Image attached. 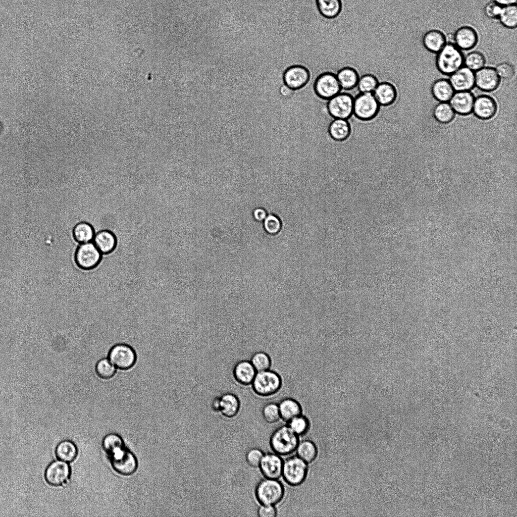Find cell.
<instances>
[{
	"label": "cell",
	"mask_w": 517,
	"mask_h": 517,
	"mask_svg": "<svg viewBox=\"0 0 517 517\" xmlns=\"http://www.w3.org/2000/svg\"><path fill=\"white\" fill-rule=\"evenodd\" d=\"M296 449L297 456L306 463L313 462L318 454L316 444L309 440H304L299 442Z\"/></svg>",
	"instance_id": "obj_33"
},
{
	"label": "cell",
	"mask_w": 517,
	"mask_h": 517,
	"mask_svg": "<svg viewBox=\"0 0 517 517\" xmlns=\"http://www.w3.org/2000/svg\"><path fill=\"white\" fill-rule=\"evenodd\" d=\"M101 445L108 457L125 446L122 437L115 433L107 434L102 440Z\"/></svg>",
	"instance_id": "obj_31"
},
{
	"label": "cell",
	"mask_w": 517,
	"mask_h": 517,
	"mask_svg": "<svg viewBox=\"0 0 517 517\" xmlns=\"http://www.w3.org/2000/svg\"><path fill=\"white\" fill-rule=\"evenodd\" d=\"M284 494V487L277 479H262L255 489V498L261 505L275 506L283 499Z\"/></svg>",
	"instance_id": "obj_4"
},
{
	"label": "cell",
	"mask_w": 517,
	"mask_h": 517,
	"mask_svg": "<svg viewBox=\"0 0 517 517\" xmlns=\"http://www.w3.org/2000/svg\"><path fill=\"white\" fill-rule=\"evenodd\" d=\"M249 360L257 372L271 369L272 364L271 356L263 351L254 352Z\"/></svg>",
	"instance_id": "obj_38"
},
{
	"label": "cell",
	"mask_w": 517,
	"mask_h": 517,
	"mask_svg": "<svg viewBox=\"0 0 517 517\" xmlns=\"http://www.w3.org/2000/svg\"><path fill=\"white\" fill-rule=\"evenodd\" d=\"M436 54V67L443 75L450 76L463 66L464 56L453 42H447Z\"/></svg>",
	"instance_id": "obj_1"
},
{
	"label": "cell",
	"mask_w": 517,
	"mask_h": 517,
	"mask_svg": "<svg viewBox=\"0 0 517 517\" xmlns=\"http://www.w3.org/2000/svg\"><path fill=\"white\" fill-rule=\"evenodd\" d=\"M108 358L117 370L127 371L134 366L137 355L130 345L120 343L116 344L110 349Z\"/></svg>",
	"instance_id": "obj_7"
},
{
	"label": "cell",
	"mask_w": 517,
	"mask_h": 517,
	"mask_svg": "<svg viewBox=\"0 0 517 517\" xmlns=\"http://www.w3.org/2000/svg\"><path fill=\"white\" fill-rule=\"evenodd\" d=\"M95 234L93 227L85 222L78 223L73 230V237L80 244L92 241Z\"/></svg>",
	"instance_id": "obj_32"
},
{
	"label": "cell",
	"mask_w": 517,
	"mask_h": 517,
	"mask_svg": "<svg viewBox=\"0 0 517 517\" xmlns=\"http://www.w3.org/2000/svg\"><path fill=\"white\" fill-rule=\"evenodd\" d=\"M283 460L276 453L264 454L259 468L265 478L278 479L282 476Z\"/></svg>",
	"instance_id": "obj_15"
},
{
	"label": "cell",
	"mask_w": 517,
	"mask_h": 517,
	"mask_svg": "<svg viewBox=\"0 0 517 517\" xmlns=\"http://www.w3.org/2000/svg\"><path fill=\"white\" fill-rule=\"evenodd\" d=\"M298 443V436L288 425L277 428L270 438L272 450L279 455L291 454L296 450Z\"/></svg>",
	"instance_id": "obj_3"
},
{
	"label": "cell",
	"mask_w": 517,
	"mask_h": 517,
	"mask_svg": "<svg viewBox=\"0 0 517 517\" xmlns=\"http://www.w3.org/2000/svg\"><path fill=\"white\" fill-rule=\"evenodd\" d=\"M264 227L267 233L276 234L280 231L281 224L280 220L276 216L269 215L264 221Z\"/></svg>",
	"instance_id": "obj_43"
},
{
	"label": "cell",
	"mask_w": 517,
	"mask_h": 517,
	"mask_svg": "<svg viewBox=\"0 0 517 517\" xmlns=\"http://www.w3.org/2000/svg\"><path fill=\"white\" fill-rule=\"evenodd\" d=\"M502 6L493 1L488 2L484 6L483 11L485 15L488 18L498 19Z\"/></svg>",
	"instance_id": "obj_45"
},
{
	"label": "cell",
	"mask_w": 517,
	"mask_h": 517,
	"mask_svg": "<svg viewBox=\"0 0 517 517\" xmlns=\"http://www.w3.org/2000/svg\"><path fill=\"white\" fill-rule=\"evenodd\" d=\"M288 424V426L298 436L307 433L310 427L308 419L301 415L294 418Z\"/></svg>",
	"instance_id": "obj_40"
},
{
	"label": "cell",
	"mask_w": 517,
	"mask_h": 517,
	"mask_svg": "<svg viewBox=\"0 0 517 517\" xmlns=\"http://www.w3.org/2000/svg\"><path fill=\"white\" fill-rule=\"evenodd\" d=\"M219 397V412L226 418L235 417L240 408V401L238 397L233 393L226 392Z\"/></svg>",
	"instance_id": "obj_25"
},
{
	"label": "cell",
	"mask_w": 517,
	"mask_h": 517,
	"mask_svg": "<svg viewBox=\"0 0 517 517\" xmlns=\"http://www.w3.org/2000/svg\"><path fill=\"white\" fill-rule=\"evenodd\" d=\"M311 78L309 70L301 65L291 66L287 68L283 75L284 85L294 90L304 87Z\"/></svg>",
	"instance_id": "obj_13"
},
{
	"label": "cell",
	"mask_w": 517,
	"mask_h": 517,
	"mask_svg": "<svg viewBox=\"0 0 517 517\" xmlns=\"http://www.w3.org/2000/svg\"><path fill=\"white\" fill-rule=\"evenodd\" d=\"M108 457L114 471L121 476H129L137 471V457L125 446Z\"/></svg>",
	"instance_id": "obj_10"
},
{
	"label": "cell",
	"mask_w": 517,
	"mask_h": 517,
	"mask_svg": "<svg viewBox=\"0 0 517 517\" xmlns=\"http://www.w3.org/2000/svg\"><path fill=\"white\" fill-rule=\"evenodd\" d=\"M449 76L455 91H471L475 87V72L464 65Z\"/></svg>",
	"instance_id": "obj_16"
},
{
	"label": "cell",
	"mask_w": 517,
	"mask_h": 517,
	"mask_svg": "<svg viewBox=\"0 0 517 517\" xmlns=\"http://www.w3.org/2000/svg\"><path fill=\"white\" fill-rule=\"evenodd\" d=\"M326 108L334 119L348 120L353 115V96L346 91H341L327 100Z\"/></svg>",
	"instance_id": "obj_8"
},
{
	"label": "cell",
	"mask_w": 517,
	"mask_h": 517,
	"mask_svg": "<svg viewBox=\"0 0 517 517\" xmlns=\"http://www.w3.org/2000/svg\"><path fill=\"white\" fill-rule=\"evenodd\" d=\"M117 369L107 358L99 360L95 365V372L101 379L108 380L116 374Z\"/></svg>",
	"instance_id": "obj_39"
},
{
	"label": "cell",
	"mask_w": 517,
	"mask_h": 517,
	"mask_svg": "<svg viewBox=\"0 0 517 517\" xmlns=\"http://www.w3.org/2000/svg\"><path fill=\"white\" fill-rule=\"evenodd\" d=\"M380 106L372 93L359 92L353 97V115L361 121H368L378 115Z\"/></svg>",
	"instance_id": "obj_6"
},
{
	"label": "cell",
	"mask_w": 517,
	"mask_h": 517,
	"mask_svg": "<svg viewBox=\"0 0 517 517\" xmlns=\"http://www.w3.org/2000/svg\"><path fill=\"white\" fill-rule=\"evenodd\" d=\"M351 126L348 120L334 119L328 127L331 138L336 141H343L350 135Z\"/></svg>",
	"instance_id": "obj_29"
},
{
	"label": "cell",
	"mask_w": 517,
	"mask_h": 517,
	"mask_svg": "<svg viewBox=\"0 0 517 517\" xmlns=\"http://www.w3.org/2000/svg\"><path fill=\"white\" fill-rule=\"evenodd\" d=\"M336 75L341 90L346 92L356 88L360 76L358 71L354 67L349 66L339 69L336 73Z\"/></svg>",
	"instance_id": "obj_22"
},
{
	"label": "cell",
	"mask_w": 517,
	"mask_h": 517,
	"mask_svg": "<svg viewBox=\"0 0 517 517\" xmlns=\"http://www.w3.org/2000/svg\"><path fill=\"white\" fill-rule=\"evenodd\" d=\"M447 43L444 33L436 29H430L423 35L422 43L424 47L429 52L437 54Z\"/></svg>",
	"instance_id": "obj_23"
},
{
	"label": "cell",
	"mask_w": 517,
	"mask_h": 517,
	"mask_svg": "<svg viewBox=\"0 0 517 517\" xmlns=\"http://www.w3.org/2000/svg\"><path fill=\"white\" fill-rule=\"evenodd\" d=\"M319 14L323 18L332 20L337 18L342 10V0H315Z\"/></svg>",
	"instance_id": "obj_27"
},
{
	"label": "cell",
	"mask_w": 517,
	"mask_h": 517,
	"mask_svg": "<svg viewBox=\"0 0 517 517\" xmlns=\"http://www.w3.org/2000/svg\"><path fill=\"white\" fill-rule=\"evenodd\" d=\"M475 86L484 92H492L496 90L500 83L499 78L494 68L484 67L475 72Z\"/></svg>",
	"instance_id": "obj_14"
},
{
	"label": "cell",
	"mask_w": 517,
	"mask_h": 517,
	"mask_svg": "<svg viewBox=\"0 0 517 517\" xmlns=\"http://www.w3.org/2000/svg\"><path fill=\"white\" fill-rule=\"evenodd\" d=\"M92 242L102 254L113 252L117 244L116 235L108 230H102L95 233Z\"/></svg>",
	"instance_id": "obj_24"
},
{
	"label": "cell",
	"mask_w": 517,
	"mask_h": 517,
	"mask_svg": "<svg viewBox=\"0 0 517 517\" xmlns=\"http://www.w3.org/2000/svg\"><path fill=\"white\" fill-rule=\"evenodd\" d=\"M455 91L449 79L440 78L435 80L431 87L433 97L439 102H448Z\"/></svg>",
	"instance_id": "obj_26"
},
{
	"label": "cell",
	"mask_w": 517,
	"mask_h": 517,
	"mask_svg": "<svg viewBox=\"0 0 517 517\" xmlns=\"http://www.w3.org/2000/svg\"><path fill=\"white\" fill-rule=\"evenodd\" d=\"M278 404L280 418L287 423L294 418L301 415L302 407L300 404L293 398H284Z\"/></svg>",
	"instance_id": "obj_28"
},
{
	"label": "cell",
	"mask_w": 517,
	"mask_h": 517,
	"mask_svg": "<svg viewBox=\"0 0 517 517\" xmlns=\"http://www.w3.org/2000/svg\"><path fill=\"white\" fill-rule=\"evenodd\" d=\"M264 454L263 451L259 448H253L250 449L246 454V461L251 467L254 468H257L259 467Z\"/></svg>",
	"instance_id": "obj_44"
},
{
	"label": "cell",
	"mask_w": 517,
	"mask_h": 517,
	"mask_svg": "<svg viewBox=\"0 0 517 517\" xmlns=\"http://www.w3.org/2000/svg\"><path fill=\"white\" fill-rule=\"evenodd\" d=\"M277 514V510L273 505H261L257 510L260 517H275Z\"/></svg>",
	"instance_id": "obj_46"
},
{
	"label": "cell",
	"mask_w": 517,
	"mask_h": 517,
	"mask_svg": "<svg viewBox=\"0 0 517 517\" xmlns=\"http://www.w3.org/2000/svg\"><path fill=\"white\" fill-rule=\"evenodd\" d=\"M486 58L479 51H472L464 56L463 65L474 72H476L486 64Z\"/></svg>",
	"instance_id": "obj_36"
},
{
	"label": "cell",
	"mask_w": 517,
	"mask_h": 517,
	"mask_svg": "<svg viewBox=\"0 0 517 517\" xmlns=\"http://www.w3.org/2000/svg\"><path fill=\"white\" fill-rule=\"evenodd\" d=\"M71 471L69 465L61 460L54 461L47 467L44 472L46 482L53 487H60L69 480Z\"/></svg>",
	"instance_id": "obj_12"
},
{
	"label": "cell",
	"mask_w": 517,
	"mask_h": 517,
	"mask_svg": "<svg viewBox=\"0 0 517 517\" xmlns=\"http://www.w3.org/2000/svg\"><path fill=\"white\" fill-rule=\"evenodd\" d=\"M379 82L375 75L366 73L359 76L356 88L360 93H373Z\"/></svg>",
	"instance_id": "obj_37"
},
{
	"label": "cell",
	"mask_w": 517,
	"mask_h": 517,
	"mask_svg": "<svg viewBox=\"0 0 517 517\" xmlns=\"http://www.w3.org/2000/svg\"><path fill=\"white\" fill-rule=\"evenodd\" d=\"M211 407L213 410L216 412H219L220 410V397H215L212 401Z\"/></svg>",
	"instance_id": "obj_50"
},
{
	"label": "cell",
	"mask_w": 517,
	"mask_h": 517,
	"mask_svg": "<svg viewBox=\"0 0 517 517\" xmlns=\"http://www.w3.org/2000/svg\"><path fill=\"white\" fill-rule=\"evenodd\" d=\"M78 448L75 444L68 440L62 441L57 445L55 454L60 460L70 463L75 460L78 455Z\"/></svg>",
	"instance_id": "obj_30"
},
{
	"label": "cell",
	"mask_w": 517,
	"mask_h": 517,
	"mask_svg": "<svg viewBox=\"0 0 517 517\" xmlns=\"http://www.w3.org/2000/svg\"><path fill=\"white\" fill-rule=\"evenodd\" d=\"M101 258V253L92 241L80 244L74 255L77 266L84 270L95 268L100 263Z\"/></svg>",
	"instance_id": "obj_11"
},
{
	"label": "cell",
	"mask_w": 517,
	"mask_h": 517,
	"mask_svg": "<svg viewBox=\"0 0 517 517\" xmlns=\"http://www.w3.org/2000/svg\"><path fill=\"white\" fill-rule=\"evenodd\" d=\"M307 471L305 461L298 456H291L283 461L282 476L288 485L297 486L304 481Z\"/></svg>",
	"instance_id": "obj_5"
},
{
	"label": "cell",
	"mask_w": 517,
	"mask_h": 517,
	"mask_svg": "<svg viewBox=\"0 0 517 517\" xmlns=\"http://www.w3.org/2000/svg\"><path fill=\"white\" fill-rule=\"evenodd\" d=\"M282 385L280 375L271 369L257 372L251 384L254 393L262 397L277 394L281 389Z\"/></svg>",
	"instance_id": "obj_2"
},
{
	"label": "cell",
	"mask_w": 517,
	"mask_h": 517,
	"mask_svg": "<svg viewBox=\"0 0 517 517\" xmlns=\"http://www.w3.org/2000/svg\"><path fill=\"white\" fill-rule=\"evenodd\" d=\"M498 19L504 27L511 29L515 28L517 26L516 5L502 7Z\"/></svg>",
	"instance_id": "obj_34"
},
{
	"label": "cell",
	"mask_w": 517,
	"mask_h": 517,
	"mask_svg": "<svg viewBox=\"0 0 517 517\" xmlns=\"http://www.w3.org/2000/svg\"><path fill=\"white\" fill-rule=\"evenodd\" d=\"M453 43L461 50H470L478 44V34L472 27L464 25L459 27L453 34Z\"/></svg>",
	"instance_id": "obj_17"
},
{
	"label": "cell",
	"mask_w": 517,
	"mask_h": 517,
	"mask_svg": "<svg viewBox=\"0 0 517 517\" xmlns=\"http://www.w3.org/2000/svg\"><path fill=\"white\" fill-rule=\"evenodd\" d=\"M264 420L269 424L277 422L280 419L278 404L275 402H268L265 404L262 411Z\"/></svg>",
	"instance_id": "obj_41"
},
{
	"label": "cell",
	"mask_w": 517,
	"mask_h": 517,
	"mask_svg": "<svg viewBox=\"0 0 517 517\" xmlns=\"http://www.w3.org/2000/svg\"><path fill=\"white\" fill-rule=\"evenodd\" d=\"M313 89L319 98L326 100L341 91L336 73L330 71L322 72L316 77Z\"/></svg>",
	"instance_id": "obj_9"
},
{
	"label": "cell",
	"mask_w": 517,
	"mask_h": 517,
	"mask_svg": "<svg viewBox=\"0 0 517 517\" xmlns=\"http://www.w3.org/2000/svg\"><path fill=\"white\" fill-rule=\"evenodd\" d=\"M294 91L285 85L282 86L280 88V93L284 96L289 97L293 93Z\"/></svg>",
	"instance_id": "obj_48"
},
{
	"label": "cell",
	"mask_w": 517,
	"mask_h": 517,
	"mask_svg": "<svg viewBox=\"0 0 517 517\" xmlns=\"http://www.w3.org/2000/svg\"><path fill=\"white\" fill-rule=\"evenodd\" d=\"M254 218L258 222H263L267 216L266 210L263 208H258L254 210L253 212Z\"/></svg>",
	"instance_id": "obj_47"
},
{
	"label": "cell",
	"mask_w": 517,
	"mask_h": 517,
	"mask_svg": "<svg viewBox=\"0 0 517 517\" xmlns=\"http://www.w3.org/2000/svg\"><path fill=\"white\" fill-rule=\"evenodd\" d=\"M257 372L250 360L243 359L237 361L232 370L233 377L239 384L251 385Z\"/></svg>",
	"instance_id": "obj_21"
},
{
	"label": "cell",
	"mask_w": 517,
	"mask_h": 517,
	"mask_svg": "<svg viewBox=\"0 0 517 517\" xmlns=\"http://www.w3.org/2000/svg\"><path fill=\"white\" fill-rule=\"evenodd\" d=\"M433 115L438 122L448 124L454 118L455 112L447 102H440L435 107Z\"/></svg>",
	"instance_id": "obj_35"
},
{
	"label": "cell",
	"mask_w": 517,
	"mask_h": 517,
	"mask_svg": "<svg viewBox=\"0 0 517 517\" xmlns=\"http://www.w3.org/2000/svg\"><path fill=\"white\" fill-rule=\"evenodd\" d=\"M497 111V103L492 96L481 94L475 97L473 112L478 118L490 119L495 116Z\"/></svg>",
	"instance_id": "obj_18"
},
{
	"label": "cell",
	"mask_w": 517,
	"mask_h": 517,
	"mask_svg": "<svg viewBox=\"0 0 517 517\" xmlns=\"http://www.w3.org/2000/svg\"><path fill=\"white\" fill-rule=\"evenodd\" d=\"M373 94L380 107H388L396 101L398 90L392 82L383 81L379 82Z\"/></svg>",
	"instance_id": "obj_19"
},
{
	"label": "cell",
	"mask_w": 517,
	"mask_h": 517,
	"mask_svg": "<svg viewBox=\"0 0 517 517\" xmlns=\"http://www.w3.org/2000/svg\"><path fill=\"white\" fill-rule=\"evenodd\" d=\"M494 2L503 7L509 5H516L517 0H492Z\"/></svg>",
	"instance_id": "obj_49"
},
{
	"label": "cell",
	"mask_w": 517,
	"mask_h": 517,
	"mask_svg": "<svg viewBox=\"0 0 517 517\" xmlns=\"http://www.w3.org/2000/svg\"><path fill=\"white\" fill-rule=\"evenodd\" d=\"M474 99L475 96L470 91H455L449 101L455 113L464 116L473 112Z\"/></svg>",
	"instance_id": "obj_20"
},
{
	"label": "cell",
	"mask_w": 517,
	"mask_h": 517,
	"mask_svg": "<svg viewBox=\"0 0 517 517\" xmlns=\"http://www.w3.org/2000/svg\"><path fill=\"white\" fill-rule=\"evenodd\" d=\"M495 69L500 79L510 80L515 73L514 66L508 62L500 63L496 65Z\"/></svg>",
	"instance_id": "obj_42"
}]
</instances>
